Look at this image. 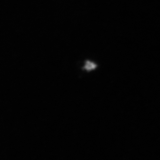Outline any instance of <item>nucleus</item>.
I'll return each mask as SVG.
<instances>
[{"label": "nucleus", "instance_id": "1", "mask_svg": "<svg viewBox=\"0 0 160 160\" xmlns=\"http://www.w3.org/2000/svg\"><path fill=\"white\" fill-rule=\"evenodd\" d=\"M97 67V65L96 64L89 60H86L85 62V65L83 67V69H85L86 71L90 72L96 69Z\"/></svg>", "mask_w": 160, "mask_h": 160}]
</instances>
